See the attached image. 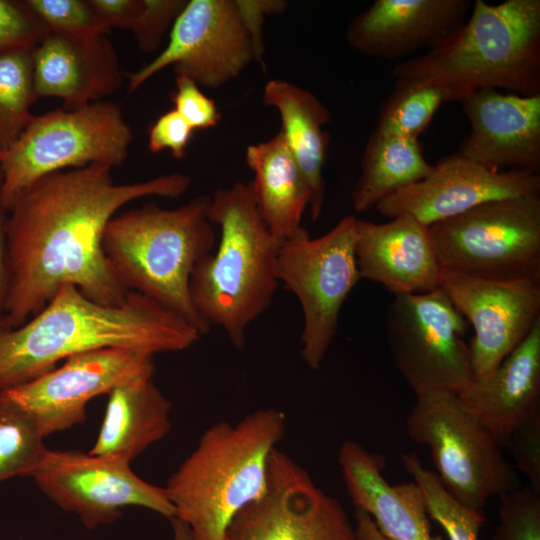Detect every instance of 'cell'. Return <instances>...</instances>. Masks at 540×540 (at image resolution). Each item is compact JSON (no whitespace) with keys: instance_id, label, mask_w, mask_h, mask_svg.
Masks as SVG:
<instances>
[{"instance_id":"8fae6325","label":"cell","mask_w":540,"mask_h":540,"mask_svg":"<svg viewBox=\"0 0 540 540\" xmlns=\"http://www.w3.org/2000/svg\"><path fill=\"white\" fill-rule=\"evenodd\" d=\"M467 324L441 287L394 296L386 315L389 351L417 399L459 395L472 384Z\"/></svg>"},{"instance_id":"d6a6232c","label":"cell","mask_w":540,"mask_h":540,"mask_svg":"<svg viewBox=\"0 0 540 540\" xmlns=\"http://www.w3.org/2000/svg\"><path fill=\"white\" fill-rule=\"evenodd\" d=\"M499 524L492 540H540V493L530 487L500 496Z\"/></svg>"},{"instance_id":"8992f818","label":"cell","mask_w":540,"mask_h":540,"mask_svg":"<svg viewBox=\"0 0 540 540\" xmlns=\"http://www.w3.org/2000/svg\"><path fill=\"white\" fill-rule=\"evenodd\" d=\"M209 202L210 196L199 195L174 209L145 204L126 210L111 218L102 239L107 262L127 291L176 312L201 335L211 327L192 303L190 279L216 246Z\"/></svg>"},{"instance_id":"1f68e13d","label":"cell","mask_w":540,"mask_h":540,"mask_svg":"<svg viewBox=\"0 0 540 540\" xmlns=\"http://www.w3.org/2000/svg\"><path fill=\"white\" fill-rule=\"evenodd\" d=\"M50 32L71 36L107 34L109 27L88 0H25Z\"/></svg>"},{"instance_id":"836d02e7","label":"cell","mask_w":540,"mask_h":540,"mask_svg":"<svg viewBox=\"0 0 540 540\" xmlns=\"http://www.w3.org/2000/svg\"><path fill=\"white\" fill-rule=\"evenodd\" d=\"M186 0H138L130 26L138 48L146 53L155 51L167 30L186 4Z\"/></svg>"},{"instance_id":"8d00e7d4","label":"cell","mask_w":540,"mask_h":540,"mask_svg":"<svg viewBox=\"0 0 540 540\" xmlns=\"http://www.w3.org/2000/svg\"><path fill=\"white\" fill-rule=\"evenodd\" d=\"M176 88L171 94L174 109L195 129H207L218 124L221 114L213 99L186 76H176Z\"/></svg>"},{"instance_id":"b9f144b4","label":"cell","mask_w":540,"mask_h":540,"mask_svg":"<svg viewBox=\"0 0 540 540\" xmlns=\"http://www.w3.org/2000/svg\"><path fill=\"white\" fill-rule=\"evenodd\" d=\"M172 530H173V540H194L188 525L179 519L174 517L170 519Z\"/></svg>"},{"instance_id":"9c48e42d","label":"cell","mask_w":540,"mask_h":540,"mask_svg":"<svg viewBox=\"0 0 540 540\" xmlns=\"http://www.w3.org/2000/svg\"><path fill=\"white\" fill-rule=\"evenodd\" d=\"M407 434L426 445L443 488L476 511L494 496L518 488L517 475L493 435L458 395L417 399L406 420Z\"/></svg>"},{"instance_id":"5bb4252c","label":"cell","mask_w":540,"mask_h":540,"mask_svg":"<svg viewBox=\"0 0 540 540\" xmlns=\"http://www.w3.org/2000/svg\"><path fill=\"white\" fill-rule=\"evenodd\" d=\"M31 477L51 501L76 514L87 529L114 522L130 506L169 520L176 516L165 488L146 482L120 459L48 449Z\"/></svg>"},{"instance_id":"7c38bea8","label":"cell","mask_w":540,"mask_h":540,"mask_svg":"<svg viewBox=\"0 0 540 540\" xmlns=\"http://www.w3.org/2000/svg\"><path fill=\"white\" fill-rule=\"evenodd\" d=\"M254 60L261 59L236 0H190L175 19L166 47L128 74V92L171 65L176 76H186L199 87L217 88Z\"/></svg>"},{"instance_id":"d590c367","label":"cell","mask_w":540,"mask_h":540,"mask_svg":"<svg viewBox=\"0 0 540 540\" xmlns=\"http://www.w3.org/2000/svg\"><path fill=\"white\" fill-rule=\"evenodd\" d=\"M506 447L512 453L515 466L528 479L530 488L540 493V412L512 432Z\"/></svg>"},{"instance_id":"ac0fdd59","label":"cell","mask_w":540,"mask_h":540,"mask_svg":"<svg viewBox=\"0 0 540 540\" xmlns=\"http://www.w3.org/2000/svg\"><path fill=\"white\" fill-rule=\"evenodd\" d=\"M460 103L470 132L458 155L490 169L539 172L540 94L483 89Z\"/></svg>"},{"instance_id":"ab89813d","label":"cell","mask_w":540,"mask_h":540,"mask_svg":"<svg viewBox=\"0 0 540 540\" xmlns=\"http://www.w3.org/2000/svg\"><path fill=\"white\" fill-rule=\"evenodd\" d=\"M7 213L2 200V178L0 172V316L2 315L3 303L7 289L6 271V246H5V225Z\"/></svg>"},{"instance_id":"e575fe53","label":"cell","mask_w":540,"mask_h":540,"mask_svg":"<svg viewBox=\"0 0 540 540\" xmlns=\"http://www.w3.org/2000/svg\"><path fill=\"white\" fill-rule=\"evenodd\" d=\"M47 32L25 0H0V52L35 47Z\"/></svg>"},{"instance_id":"4dcf8cb0","label":"cell","mask_w":540,"mask_h":540,"mask_svg":"<svg viewBox=\"0 0 540 540\" xmlns=\"http://www.w3.org/2000/svg\"><path fill=\"white\" fill-rule=\"evenodd\" d=\"M401 460L406 472L421 489L429 516L443 528L448 539L478 540L486 520L482 511L469 509L451 497L435 472L424 467L416 453H402Z\"/></svg>"},{"instance_id":"30bf717a","label":"cell","mask_w":540,"mask_h":540,"mask_svg":"<svg viewBox=\"0 0 540 540\" xmlns=\"http://www.w3.org/2000/svg\"><path fill=\"white\" fill-rule=\"evenodd\" d=\"M355 225L356 217L349 215L316 238L302 226L279 248L277 277L301 306L300 353L312 370L321 368L335 338L341 308L361 280L355 257Z\"/></svg>"},{"instance_id":"3957f363","label":"cell","mask_w":540,"mask_h":540,"mask_svg":"<svg viewBox=\"0 0 540 540\" xmlns=\"http://www.w3.org/2000/svg\"><path fill=\"white\" fill-rule=\"evenodd\" d=\"M392 76L439 87L446 102L483 89L540 94V0H476L459 28L396 64Z\"/></svg>"},{"instance_id":"7402d4cb","label":"cell","mask_w":540,"mask_h":540,"mask_svg":"<svg viewBox=\"0 0 540 540\" xmlns=\"http://www.w3.org/2000/svg\"><path fill=\"white\" fill-rule=\"evenodd\" d=\"M338 463L355 510L367 513L387 540H442L432 534L419 486L415 482L389 484L383 475V456L347 440L339 449Z\"/></svg>"},{"instance_id":"9a60e30c","label":"cell","mask_w":540,"mask_h":540,"mask_svg":"<svg viewBox=\"0 0 540 540\" xmlns=\"http://www.w3.org/2000/svg\"><path fill=\"white\" fill-rule=\"evenodd\" d=\"M154 356L125 348H101L73 355L59 367L3 391L29 412L46 437L81 424L90 400L148 371Z\"/></svg>"},{"instance_id":"2e32d148","label":"cell","mask_w":540,"mask_h":540,"mask_svg":"<svg viewBox=\"0 0 540 540\" xmlns=\"http://www.w3.org/2000/svg\"><path fill=\"white\" fill-rule=\"evenodd\" d=\"M440 287L474 329V377L486 376L540 320V278L494 279L442 272Z\"/></svg>"},{"instance_id":"f1b7e54d","label":"cell","mask_w":540,"mask_h":540,"mask_svg":"<svg viewBox=\"0 0 540 540\" xmlns=\"http://www.w3.org/2000/svg\"><path fill=\"white\" fill-rule=\"evenodd\" d=\"M34 417L0 393V482L14 476H32L47 448Z\"/></svg>"},{"instance_id":"5b68a950","label":"cell","mask_w":540,"mask_h":540,"mask_svg":"<svg viewBox=\"0 0 540 540\" xmlns=\"http://www.w3.org/2000/svg\"><path fill=\"white\" fill-rule=\"evenodd\" d=\"M285 432V414L270 407L203 432L164 487L194 540H225L233 517L265 492L269 456Z\"/></svg>"},{"instance_id":"52a82bcc","label":"cell","mask_w":540,"mask_h":540,"mask_svg":"<svg viewBox=\"0 0 540 540\" xmlns=\"http://www.w3.org/2000/svg\"><path fill=\"white\" fill-rule=\"evenodd\" d=\"M133 133L120 106L96 101L33 115L18 139L0 154L6 211L40 178L92 164L121 166Z\"/></svg>"},{"instance_id":"7a4b0ae2","label":"cell","mask_w":540,"mask_h":540,"mask_svg":"<svg viewBox=\"0 0 540 540\" xmlns=\"http://www.w3.org/2000/svg\"><path fill=\"white\" fill-rule=\"evenodd\" d=\"M201 336L179 314L140 293L128 291L121 304L105 305L64 285L22 325L0 322V392L86 351L125 348L154 356L186 350Z\"/></svg>"},{"instance_id":"4316f807","label":"cell","mask_w":540,"mask_h":540,"mask_svg":"<svg viewBox=\"0 0 540 540\" xmlns=\"http://www.w3.org/2000/svg\"><path fill=\"white\" fill-rule=\"evenodd\" d=\"M432 168L422 154L418 138L372 133L351 192L353 209L363 212L375 207L397 190L426 177Z\"/></svg>"},{"instance_id":"f546056e","label":"cell","mask_w":540,"mask_h":540,"mask_svg":"<svg viewBox=\"0 0 540 540\" xmlns=\"http://www.w3.org/2000/svg\"><path fill=\"white\" fill-rule=\"evenodd\" d=\"M444 102L445 94L439 87L396 81L372 133L380 136L418 138Z\"/></svg>"},{"instance_id":"603a6c76","label":"cell","mask_w":540,"mask_h":540,"mask_svg":"<svg viewBox=\"0 0 540 540\" xmlns=\"http://www.w3.org/2000/svg\"><path fill=\"white\" fill-rule=\"evenodd\" d=\"M458 397L506 447L512 432L540 412V320L497 368L474 379Z\"/></svg>"},{"instance_id":"277c9868","label":"cell","mask_w":540,"mask_h":540,"mask_svg":"<svg viewBox=\"0 0 540 540\" xmlns=\"http://www.w3.org/2000/svg\"><path fill=\"white\" fill-rule=\"evenodd\" d=\"M208 217L220 229V237L195 266L190 296L200 317L210 327L221 328L241 349L248 327L270 307L278 288L282 241L263 221L251 181L216 189Z\"/></svg>"},{"instance_id":"d4e9b609","label":"cell","mask_w":540,"mask_h":540,"mask_svg":"<svg viewBox=\"0 0 540 540\" xmlns=\"http://www.w3.org/2000/svg\"><path fill=\"white\" fill-rule=\"evenodd\" d=\"M262 101L280 115V132L307 181L308 208L315 222L321 216L326 193L323 169L329 135L324 126L330 122V112L310 91L281 79L265 84Z\"/></svg>"},{"instance_id":"cb8c5ba5","label":"cell","mask_w":540,"mask_h":540,"mask_svg":"<svg viewBox=\"0 0 540 540\" xmlns=\"http://www.w3.org/2000/svg\"><path fill=\"white\" fill-rule=\"evenodd\" d=\"M155 371L141 373L115 387L96 441L89 451L131 462L171 429V402L154 381Z\"/></svg>"},{"instance_id":"ba28073f","label":"cell","mask_w":540,"mask_h":540,"mask_svg":"<svg viewBox=\"0 0 540 540\" xmlns=\"http://www.w3.org/2000/svg\"><path fill=\"white\" fill-rule=\"evenodd\" d=\"M429 233L444 271L540 278V196L484 202L431 224Z\"/></svg>"},{"instance_id":"484cf974","label":"cell","mask_w":540,"mask_h":540,"mask_svg":"<svg viewBox=\"0 0 540 540\" xmlns=\"http://www.w3.org/2000/svg\"><path fill=\"white\" fill-rule=\"evenodd\" d=\"M245 160L254 174L251 182L263 221L279 240L289 238L302 227L310 192L282 133L249 145Z\"/></svg>"},{"instance_id":"83f0119b","label":"cell","mask_w":540,"mask_h":540,"mask_svg":"<svg viewBox=\"0 0 540 540\" xmlns=\"http://www.w3.org/2000/svg\"><path fill=\"white\" fill-rule=\"evenodd\" d=\"M35 47L0 52V154L18 139L33 116L30 107L38 99L33 71Z\"/></svg>"},{"instance_id":"f35d334b","label":"cell","mask_w":540,"mask_h":540,"mask_svg":"<svg viewBox=\"0 0 540 540\" xmlns=\"http://www.w3.org/2000/svg\"><path fill=\"white\" fill-rule=\"evenodd\" d=\"M246 25L252 35L258 56L262 59L263 40L262 26L266 15L284 10V1L273 0H236Z\"/></svg>"},{"instance_id":"4fadbf2b","label":"cell","mask_w":540,"mask_h":540,"mask_svg":"<svg viewBox=\"0 0 540 540\" xmlns=\"http://www.w3.org/2000/svg\"><path fill=\"white\" fill-rule=\"evenodd\" d=\"M225 540H359L340 502L310 474L274 448L267 487L230 522Z\"/></svg>"},{"instance_id":"60d3db41","label":"cell","mask_w":540,"mask_h":540,"mask_svg":"<svg viewBox=\"0 0 540 540\" xmlns=\"http://www.w3.org/2000/svg\"><path fill=\"white\" fill-rule=\"evenodd\" d=\"M355 530L359 540H387L378 531L371 517L360 510H355Z\"/></svg>"},{"instance_id":"44dd1931","label":"cell","mask_w":540,"mask_h":540,"mask_svg":"<svg viewBox=\"0 0 540 540\" xmlns=\"http://www.w3.org/2000/svg\"><path fill=\"white\" fill-rule=\"evenodd\" d=\"M33 71L37 98H60L68 109L101 101L123 79L107 34L81 37L48 31L34 49Z\"/></svg>"},{"instance_id":"e0dca14e","label":"cell","mask_w":540,"mask_h":540,"mask_svg":"<svg viewBox=\"0 0 540 540\" xmlns=\"http://www.w3.org/2000/svg\"><path fill=\"white\" fill-rule=\"evenodd\" d=\"M525 196H540L538 173L490 169L456 153L441 158L426 177L375 208L388 218L409 214L430 226L484 202Z\"/></svg>"},{"instance_id":"74e56055","label":"cell","mask_w":540,"mask_h":540,"mask_svg":"<svg viewBox=\"0 0 540 540\" xmlns=\"http://www.w3.org/2000/svg\"><path fill=\"white\" fill-rule=\"evenodd\" d=\"M194 129L175 110L162 114L148 131V148L152 153L169 150L175 159H182Z\"/></svg>"},{"instance_id":"d6986e66","label":"cell","mask_w":540,"mask_h":540,"mask_svg":"<svg viewBox=\"0 0 540 540\" xmlns=\"http://www.w3.org/2000/svg\"><path fill=\"white\" fill-rule=\"evenodd\" d=\"M471 0H376L349 23L348 44L387 60L434 47L467 19Z\"/></svg>"},{"instance_id":"ffe728a7","label":"cell","mask_w":540,"mask_h":540,"mask_svg":"<svg viewBox=\"0 0 540 540\" xmlns=\"http://www.w3.org/2000/svg\"><path fill=\"white\" fill-rule=\"evenodd\" d=\"M386 223L356 218L355 257L361 279L398 295L422 294L440 287L443 269L429 226L409 214Z\"/></svg>"},{"instance_id":"6da1fadb","label":"cell","mask_w":540,"mask_h":540,"mask_svg":"<svg viewBox=\"0 0 540 540\" xmlns=\"http://www.w3.org/2000/svg\"><path fill=\"white\" fill-rule=\"evenodd\" d=\"M112 168L92 164L40 178L7 212V289L0 322L17 327L41 310L64 285L105 305L121 304L128 291L113 274L102 248L104 230L134 200L179 198L188 175L173 172L116 183Z\"/></svg>"}]
</instances>
